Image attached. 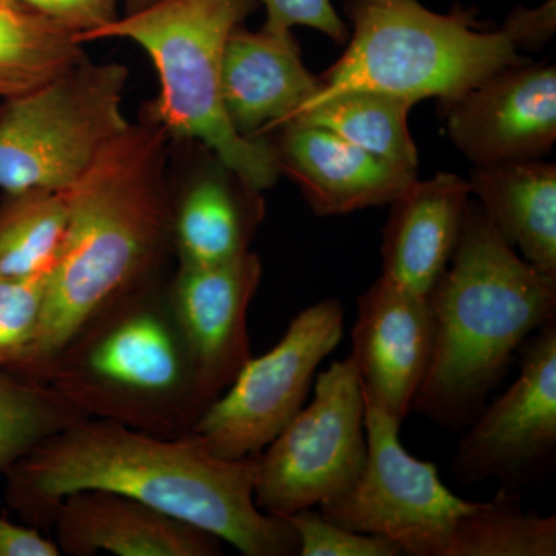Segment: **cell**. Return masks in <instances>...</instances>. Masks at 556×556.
I'll use <instances>...</instances> for the list:
<instances>
[{"label": "cell", "instance_id": "6da1fadb", "mask_svg": "<svg viewBox=\"0 0 556 556\" xmlns=\"http://www.w3.org/2000/svg\"><path fill=\"white\" fill-rule=\"evenodd\" d=\"M5 501L25 525L50 526L62 500L109 490L199 527L244 556H295L288 518L254 500L257 456L228 459L190 433L161 438L84 417L43 441L7 471Z\"/></svg>", "mask_w": 556, "mask_h": 556}, {"label": "cell", "instance_id": "7a4b0ae2", "mask_svg": "<svg viewBox=\"0 0 556 556\" xmlns=\"http://www.w3.org/2000/svg\"><path fill=\"white\" fill-rule=\"evenodd\" d=\"M169 135L155 121L127 127L65 190L67 232L50 274L42 324L11 375L36 380L94 314L161 276L172 249L164 179Z\"/></svg>", "mask_w": 556, "mask_h": 556}, {"label": "cell", "instance_id": "3957f363", "mask_svg": "<svg viewBox=\"0 0 556 556\" xmlns=\"http://www.w3.org/2000/svg\"><path fill=\"white\" fill-rule=\"evenodd\" d=\"M434 346L412 412L438 426H470L514 354L556 320V278L533 268L468 201L448 268L428 294Z\"/></svg>", "mask_w": 556, "mask_h": 556}, {"label": "cell", "instance_id": "277c9868", "mask_svg": "<svg viewBox=\"0 0 556 556\" xmlns=\"http://www.w3.org/2000/svg\"><path fill=\"white\" fill-rule=\"evenodd\" d=\"M38 382L86 417L161 438L192 433L208 407L163 276L89 318Z\"/></svg>", "mask_w": 556, "mask_h": 556}, {"label": "cell", "instance_id": "5b68a950", "mask_svg": "<svg viewBox=\"0 0 556 556\" xmlns=\"http://www.w3.org/2000/svg\"><path fill=\"white\" fill-rule=\"evenodd\" d=\"M258 0H155L130 11L87 42L127 39L155 64L160 97L152 121L169 137L200 142L248 186L262 193L281 172L273 141L244 138L223 108V50Z\"/></svg>", "mask_w": 556, "mask_h": 556}, {"label": "cell", "instance_id": "8992f818", "mask_svg": "<svg viewBox=\"0 0 556 556\" xmlns=\"http://www.w3.org/2000/svg\"><path fill=\"white\" fill-rule=\"evenodd\" d=\"M345 14L353 25L345 53L318 76L320 90L294 115L353 89L386 91L413 105L452 100L525 61L503 28L482 30L475 9L455 5L441 14L419 0H346Z\"/></svg>", "mask_w": 556, "mask_h": 556}, {"label": "cell", "instance_id": "52a82bcc", "mask_svg": "<svg viewBox=\"0 0 556 556\" xmlns=\"http://www.w3.org/2000/svg\"><path fill=\"white\" fill-rule=\"evenodd\" d=\"M129 70L80 60L0 108V189L65 192L130 126L123 113Z\"/></svg>", "mask_w": 556, "mask_h": 556}, {"label": "cell", "instance_id": "ba28073f", "mask_svg": "<svg viewBox=\"0 0 556 556\" xmlns=\"http://www.w3.org/2000/svg\"><path fill=\"white\" fill-rule=\"evenodd\" d=\"M367 459L365 402L353 362H332L316 394L257 455L254 500L287 518L329 503L353 486Z\"/></svg>", "mask_w": 556, "mask_h": 556}, {"label": "cell", "instance_id": "9c48e42d", "mask_svg": "<svg viewBox=\"0 0 556 556\" xmlns=\"http://www.w3.org/2000/svg\"><path fill=\"white\" fill-rule=\"evenodd\" d=\"M367 459L348 492L318 506L329 521L393 541L409 556H444L457 519L478 503L450 492L433 463L401 444V420L364 397Z\"/></svg>", "mask_w": 556, "mask_h": 556}, {"label": "cell", "instance_id": "30bf717a", "mask_svg": "<svg viewBox=\"0 0 556 556\" xmlns=\"http://www.w3.org/2000/svg\"><path fill=\"white\" fill-rule=\"evenodd\" d=\"M343 328L338 299L300 311L273 350L249 358L192 433L228 459L260 455L303 408L318 365L338 348Z\"/></svg>", "mask_w": 556, "mask_h": 556}, {"label": "cell", "instance_id": "8fae6325", "mask_svg": "<svg viewBox=\"0 0 556 556\" xmlns=\"http://www.w3.org/2000/svg\"><path fill=\"white\" fill-rule=\"evenodd\" d=\"M519 376L484 405L460 438L453 473L460 484L500 479L506 489L536 482L556 455V321L519 348Z\"/></svg>", "mask_w": 556, "mask_h": 556}, {"label": "cell", "instance_id": "7c38bea8", "mask_svg": "<svg viewBox=\"0 0 556 556\" xmlns=\"http://www.w3.org/2000/svg\"><path fill=\"white\" fill-rule=\"evenodd\" d=\"M450 141L475 166L540 160L556 141V67L525 60L441 101Z\"/></svg>", "mask_w": 556, "mask_h": 556}, {"label": "cell", "instance_id": "4fadbf2b", "mask_svg": "<svg viewBox=\"0 0 556 556\" xmlns=\"http://www.w3.org/2000/svg\"><path fill=\"white\" fill-rule=\"evenodd\" d=\"M262 273V262L249 251L219 265H178L169 280L172 308L208 405L252 357L248 309Z\"/></svg>", "mask_w": 556, "mask_h": 556}, {"label": "cell", "instance_id": "5bb4252c", "mask_svg": "<svg viewBox=\"0 0 556 556\" xmlns=\"http://www.w3.org/2000/svg\"><path fill=\"white\" fill-rule=\"evenodd\" d=\"M434 346V317L428 298L413 294L380 276L357 299L351 331V362L362 394L404 422Z\"/></svg>", "mask_w": 556, "mask_h": 556}, {"label": "cell", "instance_id": "9a60e30c", "mask_svg": "<svg viewBox=\"0 0 556 556\" xmlns=\"http://www.w3.org/2000/svg\"><path fill=\"white\" fill-rule=\"evenodd\" d=\"M278 130L273 144L281 175L299 186L320 217L391 204L417 178L416 170L380 160L313 124L291 121Z\"/></svg>", "mask_w": 556, "mask_h": 556}, {"label": "cell", "instance_id": "2e32d148", "mask_svg": "<svg viewBox=\"0 0 556 556\" xmlns=\"http://www.w3.org/2000/svg\"><path fill=\"white\" fill-rule=\"evenodd\" d=\"M61 554L72 556H218L223 541L134 497L109 490L70 493L54 510Z\"/></svg>", "mask_w": 556, "mask_h": 556}, {"label": "cell", "instance_id": "e0dca14e", "mask_svg": "<svg viewBox=\"0 0 556 556\" xmlns=\"http://www.w3.org/2000/svg\"><path fill=\"white\" fill-rule=\"evenodd\" d=\"M320 87V78L303 64L292 31H249L241 24L226 40L223 108L241 137L263 138L280 129Z\"/></svg>", "mask_w": 556, "mask_h": 556}, {"label": "cell", "instance_id": "ac0fdd59", "mask_svg": "<svg viewBox=\"0 0 556 556\" xmlns=\"http://www.w3.org/2000/svg\"><path fill=\"white\" fill-rule=\"evenodd\" d=\"M470 185L456 174L415 179L391 203L383 230L382 276L428 298L448 268L466 219Z\"/></svg>", "mask_w": 556, "mask_h": 556}, {"label": "cell", "instance_id": "d6986e66", "mask_svg": "<svg viewBox=\"0 0 556 556\" xmlns=\"http://www.w3.org/2000/svg\"><path fill=\"white\" fill-rule=\"evenodd\" d=\"M265 203L218 159L172 203V249L178 265L212 266L249 252Z\"/></svg>", "mask_w": 556, "mask_h": 556}, {"label": "cell", "instance_id": "ffe728a7", "mask_svg": "<svg viewBox=\"0 0 556 556\" xmlns=\"http://www.w3.org/2000/svg\"><path fill=\"white\" fill-rule=\"evenodd\" d=\"M471 193L496 232L529 265L556 278V166L540 160L481 164Z\"/></svg>", "mask_w": 556, "mask_h": 556}, {"label": "cell", "instance_id": "44dd1931", "mask_svg": "<svg viewBox=\"0 0 556 556\" xmlns=\"http://www.w3.org/2000/svg\"><path fill=\"white\" fill-rule=\"evenodd\" d=\"M412 108L386 91L353 89L300 110L288 123L313 124L380 160L416 170L419 159L408 129Z\"/></svg>", "mask_w": 556, "mask_h": 556}, {"label": "cell", "instance_id": "7402d4cb", "mask_svg": "<svg viewBox=\"0 0 556 556\" xmlns=\"http://www.w3.org/2000/svg\"><path fill=\"white\" fill-rule=\"evenodd\" d=\"M83 58L75 33L17 0H0V102L38 89Z\"/></svg>", "mask_w": 556, "mask_h": 556}, {"label": "cell", "instance_id": "603a6c76", "mask_svg": "<svg viewBox=\"0 0 556 556\" xmlns=\"http://www.w3.org/2000/svg\"><path fill=\"white\" fill-rule=\"evenodd\" d=\"M65 192L24 190L0 203V277L50 274L67 232Z\"/></svg>", "mask_w": 556, "mask_h": 556}, {"label": "cell", "instance_id": "cb8c5ba5", "mask_svg": "<svg viewBox=\"0 0 556 556\" xmlns=\"http://www.w3.org/2000/svg\"><path fill=\"white\" fill-rule=\"evenodd\" d=\"M556 517L526 510L515 490L503 489L457 519L444 556H555Z\"/></svg>", "mask_w": 556, "mask_h": 556}, {"label": "cell", "instance_id": "d4e9b609", "mask_svg": "<svg viewBox=\"0 0 556 556\" xmlns=\"http://www.w3.org/2000/svg\"><path fill=\"white\" fill-rule=\"evenodd\" d=\"M84 417L53 387L0 369V477Z\"/></svg>", "mask_w": 556, "mask_h": 556}, {"label": "cell", "instance_id": "484cf974", "mask_svg": "<svg viewBox=\"0 0 556 556\" xmlns=\"http://www.w3.org/2000/svg\"><path fill=\"white\" fill-rule=\"evenodd\" d=\"M50 274L0 277V369L3 371H16L35 345Z\"/></svg>", "mask_w": 556, "mask_h": 556}, {"label": "cell", "instance_id": "4316f807", "mask_svg": "<svg viewBox=\"0 0 556 556\" xmlns=\"http://www.w3.org/2000/svg\"><path fill=\"white\" fill-rule=\"evenodd\" d=\"M300 541L302 556H397L402 548L391 540L369 533L353 532L334 525L320 511L303 508L289 515Z\"/></svg>", "mask_w": 556, "mask_h": 556}, {"label": "cell", "instance_id": "83f0119b", "mask_svg": "<svg viewBox=\"0 0 556 556\" xmlns=\"http://www.w3.org/2000/svg\"><path fill=\"white\" fill-rule=\"evenodd\" d=\"M265 5L263 27L273 31H292L298 25L324 33L332 42L343 43L350 30L331 0H258Z\"/></svg>", "mask_w": 556, "mask_h": 556}, {"label": "cell", "instance_id": "f1b7e54d", "mask_svg": "<svg viewBox=\"0 0 556 556\" xmlns=\"http://www.w3.org/2000/svg\"><path fill=\"white\" fill-rule=\"evenodd\" d=\"M28 10L75 33L80 43L110 22L118 20L124 0H17Z\"/></svg>", "mask_w": 556, "mask_h": 556}, {"label": "cell", "instance_id": "f546056e", "mask_svg": "<svg viewBox=\"0 0 556 556\" xmlns=\"http://www.w3.org/2000/svg\"><path fill=\"white\" fill-rule=\"evenodd\" d=\"M501 28L510 36L518 50L541 49L556 30V0H546L536 9L517 7L508 13Z\"/></svg>", "mask_w": 556, "mask_h": 556}, {"label": "cell", "instance_id": "4dcf8cb0", "mask_svg": "<svg viewBox=\"0 0 556 556\" xmlns=\"http://www.w3.org/2000/svg\"><path fill=\"white\" fill-rule=\"evenodd\" d=\"M54 541L43 536L38 527L16 525L0 517V556H60Z\"/></svg>", "mask_w": 556, "mask_h": 556}, {"label": "cell", "instance_id": "1f68e13d", "mask_svg": "<svg viewBox=\"0 0 556 556\" xmlns=\"http://www.w3.org/2000/svg\"><path fill=\"white\" fill-rule=\"evenodd\" d=\"M155 2V0H124L127 9L130 11L142 9V7L149 5V3Z\"/></svg>", "mask_w": 556, "mask_h": 556}, {"label": "cell", "instance_id": "d6a6232c", "mask_svg": "<svg viewBox=\"0 0 556 556\" xmlns=\"http://www.w3.org/2000/svg\"><path fill=\"white\" fill-rule=\"evenodd\" d=\"M0 108H2V102H0Z\"/></svg>", "mask_w": 556, "mask_h": 556}]
</instances>
